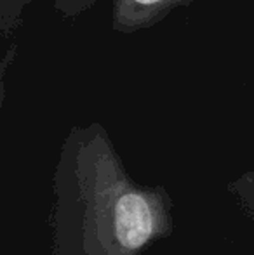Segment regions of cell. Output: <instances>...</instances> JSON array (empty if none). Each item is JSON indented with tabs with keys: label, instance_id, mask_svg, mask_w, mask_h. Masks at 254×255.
Segmentation results:
<instances>
[{
	"label": "cell",
	"instance_id": "6da1fadb",
	"mask_svg": "<svg viewBox=\"0 0 254 255\" xmlns=\"http://www.w3.org/2000/svg\"><path fill=\"white\" fill-rule=\"evenodd\" d=\"M64 158L84 200L85 243L92 255H138L171 233L166 195L131 181L101 125L73 128Z\"/></svg>",
	"mask_w": 254,
	"mask_h": 255
},
{
	"label": "cell",
	"instance_id": "7a4b0ae2",
	"mask_svg": "<svg viewBox=\"0 0 254 255\" xmlns=\"http://www.w3.org/2000/svg\"><path fill=\"white\" fill-rule=\"evenodd\" d=\"M195 0H113L112 28L119 33L148 30L173 10L188 7Z\"/></svg>",
	"mask_w": 254,
	"mask_h": 255
},
{
	"label": "cell",
	"instance_id": "3957f363",
	"mask_svg": "<svg viewBox=\"0 0 254 255\" xmlns=\"http://www.w3.org/2000/svg\"><path fill=\"white\" fill-rule=\"evenodd\" d=\"M33 0H0V33L9 35L17 30L23 14Z\"/></svg>",
	"mask_w": 254,
	"mask_h": 255
},
{
	"label": "cell",
	"instance_id": "277c9868",
	"mask_svg": "<svg viewBox=\"0 0 254 255\" xmlns=\"http://www.w3.org/2000/svg\"><path fill=\"white\" fill-rule=\"evenodd\" d=\"M52 2H54V9L63 17H77L91 9L98 0H52Z\"/></svg>",
	"mask_w": 254,
	"mask_h": 255
},
{
	"label": "cell",
	"instance_id": "5b68a950",
	"mask_svg": "<svg viewBox=\"0 0 254 255\" xmlns=\"http://www.w3.org/2000/svg\"><path fill=\"white\" fill-rule=\"evenodd\" d=\"M16 56H17V45H10V47L5 51V54L0 57V108H2L3 94H5V77H7V71H9L10 64L14 63Z\"/></svg>",
	"mask_w": 254,
	"mask_h": 255
}]
</instances>
